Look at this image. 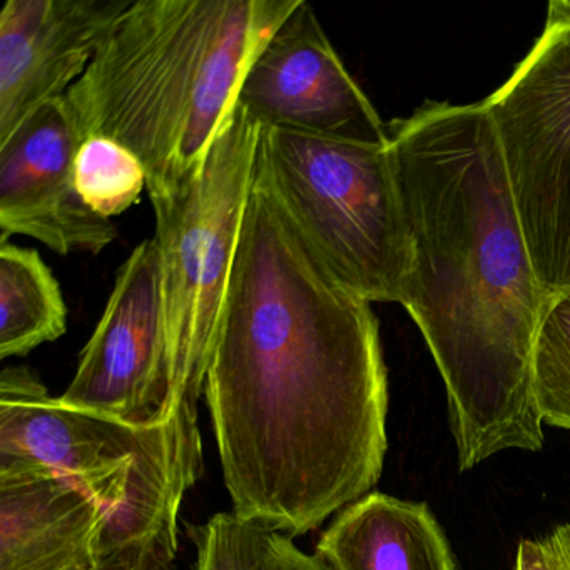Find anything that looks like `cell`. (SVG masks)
Listing matches in <instances>:
<instances>
[{"label": "cell", "mask_w": 570, "mask_h": 570, "mask_svg": "<svg viewBox=\"0 0 570 570\" xmlns=\"http://www.w3.org/2000/svg\"><path fill=\"white\" fill-rule=\"evenodd\" d=\"M515 570H570V523L539 540H522Z\"/></svg>", "instance_id": "obj_20"}, {"label": "cell", "mask_w": 570, "mask_h": 570, "mask_svg": "<svg viewBox=\"0 0 570 570\" xmlns=\"http://www.w3.org/2000/svg\"><path fill=\"white\" fill-rule=\"evenodd\" d=\"M236 102L262 128L363 145L390 142L389 126L346 71L306 0L259 49Z\"/></svg>", "instance_id": "obj_9"}, {"label": "cell", "mask_w": 570, "mask_h": 570, "mask_svg": "<svg viewBox=\"0 0 570 570\" xmlns=\"http://www.w3.org/2000/svg\"><path fill=\"white\" fill-rule=\"evenodd\" d=\"M532 392L543 423L570 430V289L550 296L532 352Z\"/></svg>", "instance_id": "obj_15"}, {"label": "cell", "mask_w": 570, "mask_h": 570, "mask_svg": "<svg viewBox=\"0 0 570 570\" xmlns=\"http://www.w3.org/2000/svg\"><path fill=\"white\" fill-rule=\"evenodd\" d=\"M132 0H6L0 11V145L82 78Z\"/></svg>", "instance_id": "obj_11"}, {"label": "cell", "mask_w": 570, "mask_h": 570, "mask_svg": "<svg viewBox=\"0 0 570 570\" xmlns=\"http://www.w3.org/2000/svg\"><path fill=\"white\" fill-rule=\"evenodd\" d=\"M328 570H455L442 527L426 503L386 493L336 513L315 547Z\"/></svg>", "instance_id": "obj_13"}, {"label": "cell", "mask_w": 570, "mask_h": 570, "mask_svg": "<svg viewBox=\"0 0 570 570\" xmlns=\"http://www.w3.org/2000/svg\"><path fill=\"white\" fill-rule=\"evenodd\" d=\"M68 330V306L35 248L0 243V358L24 356Z\"/></svg>", "instance_id": "obj_14"}, {"label": "cell", "mask_w": 570, "mask_h": 570, "mask_svg": "<svg viewBox=\"0 0 570 570\" xmlns=\"http://www.w3.org/2000/svg\"><path fill=\"white\" fill-rule=\"evenodd\" d=\"M42 470L85 490L111 515L106 549L178 527L203 470L198 406L138 429L52 399L26 366L0 375V472Z\"/></svg>", "instance_id": "obj_4"}, {"label": "cell", "mask_w": 570, "mask_h": 570, "mask_svg": "<svg viewBox=\"0 0 570 570\" xmlns=\"http://www.w3.org/2000/svg\"><path fill=\"white\" fill-rule=\"evenodd\" d=\"M256 122L236 102L195 181L153 203L179 405L198 406L258 158Z\"/></svg>", "instance_id": "obj_6"}, {"label": "cell", "mask_w": 570, "mask_h": 570, "mask_svg": "<svg viewBox=\"0 0 570 570\" xmlns=\"http://www.w3.org/2000/svg\"><path fill=\"white\" fill-rule=\"evenodd\" d=\"M178 527L105 550L96 570H176Z\"/></svg>", "instance_id": "obj_18"}, {"label": "cell", "mask_w": 570, "mask_h": 570, "mask_svg": "<svg viewBox=\"0 0 570 570\" xmlns=\"http://www.w3.org/2000/svg\"><path fill=\"white\" fill-rule=\"evenodd\" d=\"M81 145L66 96L46 102L0 145V243L21 235L61 256L98 255L118 238L112 219L92 212L79 195Z\"/></svg>", "instance_id": "obj_10"}, {"label": "cell", "mask_w": 570, "mask_h": 570, "mask_svg": "<svg viewBox=\"0 0 570 570\" xmlns=\"http://www.w3.org/2000/svg\"><path fill=\"white\" fill-rule=\"evenodd\" d=\"M249 570H328L315 556L303 552L292 537L256 527Z\"/></svg>", "instance_id": "obj_19"}, {"label": "cell", "mask_w": 570, "mask_h": 570, "mask_svg": "<svg viewBox=\"0 0 570 570\" xmlns=\"http://www.w3.org/2000/svg\"><path fill=\"white\" fill-rule=\"evenodd\" d=\"M559 11H562L563 14L570 16V0H556L552 2Z\"/></svg>", "instance_id": "obj_21"}, {"label": "cell", "mask_w": 570, "mask_h": 570, "mask_svg": "<svg viewBox=\"0 0 570 570\" xmlns=\"http://www.w3.org/2000/svg\"><path fill=\"white\" fill-rule=\"evenodd\" d=\"M255 530V525L243 522L233 512L216 513L203 525H193V570H249Z\"/></svg>", "instance_id": "obj_17"}, {"label": "cell", "mask_w": 570, "mask_h": 570, "mask_svg": "<svg viewBox=\"0 0 570 570\" xmlns=\"http://www.w3.org/2000/svg\"><path fill=\"white\" fill-rule=\"evenodd\" d=\"M299 0H132L66 92L82 141L141 163L151 203L185 191L259 49Z\"/></svg>", "instance_id": "obj_3"}, {"label": "cell", "mask_w": 570, "mask_h": 570, "mask_svg": "<svg viewBox=\"0 0 570 570\" xmlns=\"http://www.w3.org/2000/svg\"><path fill=\"white\" fill-rule=\"evenodd\" d=\"M542 288L570 289V16L550 2L532 51L485 101Z\"/></svg>", "instance_id": "obj_7"}, {"label": "cell", "mask_w": 570, "mask_h": 570, "mask_svg": "<svg viewBox=\"0 0 570 570\" xmlns=\"http://www.w3.org/2000/svg\"><path fill=\"white\" fill-rule=\"evenodd\" d=\"M256 169L343 286L402 305L413 249L389 146L262 128Z\"/></svg>", "instance_id": "obj_5"}, {"label": "cell", "mask_w": 570, "mask_h": 570, "mask_svg": "<svg viewBox=\"0 0 570 570\" xmlns=\"http://www.w3.org/2000/svg\"><path fill=\"white\" fill-rule=\"evenodd\" d=\"M111 523L101 503L62 476L0 472V570H96Z\"/></svg>", "instance_id": "obj_12"}, {"label": "cell", "mask_w": 570, "mask_h": 570, "mask_svg": "<svg viewBox=\"0 0 570 570\" xmlns=\"http://www.w3.org/2000/svg\"><path fill=\"white\" fill-rule=\"evenodd\" d=\"M59 400L138 429L166 425L181 412L155 238L139 243L119 266L98 328L82 350L71 385Z\"/></svg>", "instance_id": "obj_8"}, {"label": "cell", "mask_w": 570, "mask_h": 570, "mask_svg": "<svg viewBox=\"0 0 570 570\" xmlns=\"http://www.w3.org/2000/svg\"><path fill=\"white\" fill-rule=\"evenodd\" d=\"M76 186L86 205L106 219L128 212L148 188L139 159L102 136L85 139L76 156Z\"/></svg>", "instance_id": "obj_16"}, {"label": "cell", "mask_w": 570, "mask_h": 570, "mask_svg": "<svg viewBox=\"0 0 570 570\" xmlns=\"http://www.w3.org/2000/svg\"><path fill=\"white\" fill-rule=\"evenodd\" d=\"M205 396L249 525L306 535L382 476L389 380L372 303L326 268L258 169Z\"/></svg>", "instance_id": "obj_1"}, {"label": "cell", "mask_w": 570, "mask_h": 570, "mask_svg": "<svg viewBox=\"0 0 570 570\" xmlns=\"http://www.w3.org/2000/svg\"><path fill=\"white\" fill-rule=\"evenodd\" d=\"M389 126L413 249L402 306L439 366L460 470L537 452L532 352L542 288L485 102H425Z\"/></svg>", "instance_id": "obj_2"}]
</instances>
